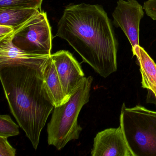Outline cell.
I'll return each mask as SVG.
<instances>
[{"label": "cell", "mask_w": 156, "mask_h": 156, "mask_svg": "<svg viewBox=\"0 0 156 156\" xmlns=\"http://www.w3.org/2000/svg\"><path fill=\"white\" fill-rule=\"evenodd\" d=\"M50 57L20 58L0 65V79L11 112L35 150L55 107L44 80Z\"/></svg>", "instance_id": "6da1fadb"}, {"label": "cell", "mask_w": 156, "mask_h": 156, "mask_svg": "<svg viewBox=\"0 0 156 156\" xmlns=\"http://www.w3.org/2000/svg\"><path fill=\"white\" fill-rule=\"evenodd\" d=\"M56 36L66 41L102 77L117 71L118 42L102 6L84 3L68 5L58 22Z\"/></svg>", "instance_id": "7a4b0ae2"}, {"label": "cell", "mask_w": 156, "mask_h": 156, "mask_svg": "<svg viewBox=\"0 0 156 156\" xmlns=\"http://www.w3.org/2000/svg\"><path fill=\"white\" fill-rule=\"evenodd\" d=\"M93 81L92 76L85 77L67 101L54 107L47 125L49 145L61 150L69 141L79 138L82 128L78 124V116L83 107L89 102Z\"/></svg>", "instance_id": "3957f363"}, {"label": "cell", "mask_w": 156, "mask_h": 156, "mask_svg": "<svg viewBox=\"0 0 156 156\" xmlns=\"http://www.w3.org/2000/svg\"><path fill=\"white\" fill-rule=\"evenodd\" d=\"M120 126L133 156H156V111L124 103Z\"/></svg>", "instance_id": "277c9868"}, {"label": "cell", "mask_w": 156, "mask_h": 156, "mask_svg": "<svg viewBox=\"0 0 156 156\" xmlns=\"http://www.w3.org/2000/svg\"><path fill=\"white\" fill-rule=\"evenodd\" d=\"M11 41L16 48L28 53L51 55L52 34L46 12L41 11L16 28Z\"/></svg>", "instance_id": "5b68a950"}, {"label": "cell", "mask_w": 156, "mask_h": 156, "mask_svg": "<svg viewBox=\"0 0 156 156\" xmlns=\"http://www.w3.org/2000/svg\"><path fill=\"white\" fill-rule=\"evenodd\" d=\"M143 10L136 0H119L112 13L114 25L121 28L132 48L140 45V23L144 17Z\"/></svg>", "instance_id": "8992f818"}, {"label": "cell", "mask_w": 156, "mask_h": 156, "mask_svg": "<svg viewBox=\"0 0 156 156\" xmlns=\"http://www.w3.org/2000/svg\"><path fill=\"white\" fill-rule=\"evenodd\" d=\"M66 99L83 81L85 74L80 64L73 55L67 51L62 50L51 55Z\"/></svg>", "instance_id": "52a82bcc"}, {"label": "cell", "mask_w": 156, "mask_h": 156, "mask_svg": "<svg viewBox=\"0 0 156 156\" xmlns=\"http://www.w3.org/2000/svg\"><path fill=\"white\" fill-rule=\"evenodd\" d=\"M92 156H133L121 126L98 132L94 138Z\"/></svg>", "instance_id": "ba28073f"}, {"label": "cell", "mask_w": 156, "mask_h": 156, "mask_svg": "<svg viewBox=\"0 0 156 156\" xmlns=\"http://www.w3.org/2000/svg\"><path fill=\"white\" fill-rule=\"evenodd\" d=\"M133 56H136L141 75L142 87L156 93V64L148 54L140 45L132 48Z\"/></svg>", "instance_id": "9c48e42d"}, {"label": "cell", "mask_w": 156, "mask_h": 156, "mask_svg": "<svg viewBox=\"0 0 156 156\" xmlns=\"http://www.w3.org/2000/svg\"><path fill=\"white\" fill-rule=\"evenodd\" d=\"M44 85L55 107L67 101L54 63L50 57L44 72Z\"/></svg>", "instance_id": "30bf717a"}, {"label": "cell", "mask_w": 156, "mask_h": 156, "mask_svg": "<svg viewBox=\"0 0 156 156\" xmlns=\"http://www.w3.org/2000/svg\"><path fill=\"white\" fill-rule=\"evenodd\" d=\"M41 10L37 9H0V25L15 30Z\"/></svg>", "instance_id": "8fae6325"}, {"label": "cell", "mask_w": 156, "mask_h": 156, "mask_svg": "<svg viewBox=\"0 0 156 156\" xmlns=\"http://www.w3.org/2000/svg\"><path fill=\"white\" fill-rule=\"evenodd\" d=\"M43 0H0V9H37L41 10Z\"/></svg>", "instance_id": "7c38bea8"}, {"label": "cell", "mask_w": 156, "mask_h": 156, "mask_svg": "<svg viewBox=\"0 0 156 156\" xmlns=\"http://www.w3.org/2000/svg\"><path fill=\"white\" fill-rule=\"evenodd\" d=\"M19 126L9 115H1L0 116V136L8 138L18 136L20 134Z\"/></svg>", "instance_id": "4fadbf2b"}, {"label": "cell", "mask_w": 156, "mask_h": 156, "mask_svg": "<svg viewBox=\"0 0 156 156\" xmlns=\"http://www.w3.org/2000/svg\"><path fill=\"white\" fill-rule=\"evenodd\" d=\"M16 150L9 143L8 138L0 136V156H15Z\"/></svg>", "instance_id": "5bb4252c"}, {"label": "cell", "mask_w": 156, "mask_h": 156, "mask_svg": "<svg viewBox=\"0 0 156 156\" xmlns=\"http://www.w3.org/2000/svg\"><path fill=\"white\" fill-rule=\"evenodd\" d=\"M143 8L148 16L156 20V0H147L144 2Z\"/></svg>", "instance_id": "9a60e30c"}, {"label": "cell", "mask_w": 156, "mask_h": 156, "mask_svg": "<svg viewBox=\"0 0 156 156\" xmlns=\"http://www.w3.org/2000/svg\"><path fill=\"white\" fill-rule=\"evenodd\" d=\"M14 29L12 27L5 25H0V41L11 35Z\"/></svg>", "instance_id": "2e32d148"}, {"label": "cell", "mask_w": 156, "mask_h": 156, "mask_svg": "<svg viewBox=\"0 0 156 156\" xmlns=\"http://www.w3.org/2000/svg\"><path fill=\"white\" fill-rule=\"evenodd\" d=\"M148 90L146 102L156 105V93H154L149 89Z\"/></svg>", "instance_id": "e0dca14e"}]
</instances>
